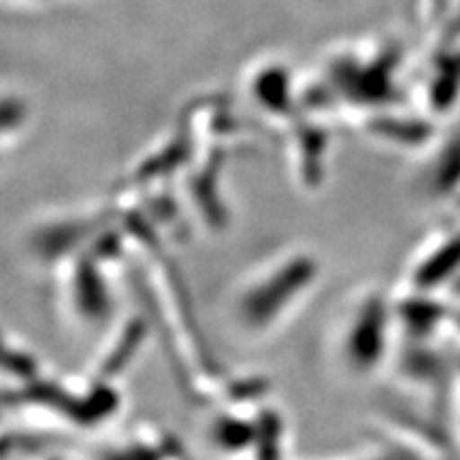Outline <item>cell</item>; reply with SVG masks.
<instances>
[{
    "instance_id": "obj_1",
    "label": "cell",
    "mask_w": 460,
    "mask_h": 460,
    "mask_svg": "<svg viewBox=\"0 0 460 460\" xmlns=\"http://www.w3.org/2000/svg\"><path fill=\"white\" fill-rule=\"evenodd\" d=\"M393 309L382 292H367L345 314L337 349L343 365L356 376H367L386 360Z\"/></svg>"
},
{
    "instance_id": "obj_2",
    "label": "cell",
    "mask_w": 460,
    "mask_h": 460,
    "mask_svg": "<svg viewBox=\"0 0 460 460\" xmlns=\"http://www.w3.org/2000/svg\"><path fill=\"white\" fill-rule=\"evenodd\" d=\"M460 275V228L452 230L430 245L411 267L410 286L413 292H433L437 286L454 281Z\"/></svg>"
}]
</instances>
